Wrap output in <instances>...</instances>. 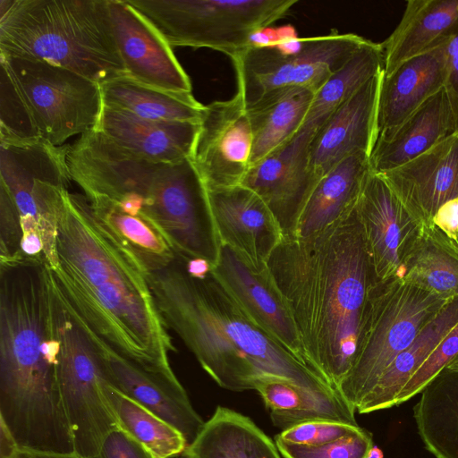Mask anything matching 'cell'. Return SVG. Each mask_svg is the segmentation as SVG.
Masks as SVG:
<instances>
[{
	"label": "cell",
	"instance_id": "22",
	"mask_svg": "<svg viewBox=\"0 0 458 458\" xmlns=\"http://www.w3.org/2000/svg\"><path fill=\"white\" fill-rule=\"evenodd\" d=\"M447 43L407 60L389 75L383 73L378 98V133L401 123L444 89L447 76Z\"/></svg>",
	"mask_w": 458,
	"mask_h": 458
},
{
	"label": "cell",
	"instance_id": "46",
	"mask_svg": "<svg viewBox=\"0 0 458 458\" xmlns=\"http://www.w3.org/2000/svg\"><path fill=\"white\" fill-rule=\"evenodd\" d=\"M450 369H455L458 370V354L454 357V359L448 364L446 367Z\"/></svg>",
	"mask_w": 458,
	"mask_h": 458
},
{
	"label": "cell",
	"instance_id": "8",
	"mask_svg": "<svg viewBox=\"0 0 458 458\" xmlns=\"http://www.w3.org/2000/svg\"><path fill=\"white\" fill-rule=\"evenodd\" d=\"M366 41L353 33H331L302 40L295 50L252 43L231 58L237 94L246 109L295 88L315 93Z\"/></svg>",
	"mask_w": 458,
	"mask_h": 458
},
{
	"label": "cell",
	"instance_id": "28",
	"mask_svg": "<svg viewBox=\"0 0 458 458\" xmlns=\"http://www.w3.org/2000/svg\"><path fill=\"white\" fill-rule=\"evenodd\" d=\"M104 106L160 122H199L204 110L191 92H174L140 83L124 75L100 85Z\"/></svg>",
	"mask_w": 458,
	"mask_h": 458
},
{
	"label": "cell",
	"instance_id": "12",
	"mask_svg": "<svg viewBox=\"0 0 458 458\" xmlns=\"http://www.w3.org/2000/svg\"><path fill=\"white\" fill-rule=\"evenodd\" d=\"M248 112L236 93L204 106L191 161L208 190L242 183L252 155Z\"/></svg>",
	"mask_w": 458,
	"mask_h": 458
},
{
	"label": "cell",
	"instance_id": "13",
	"mask_svg": "<svg viewBox=\"0 0 458 458\" xmlns=\"http://www.w3.org/2000/svg\"><path fill=\"white\" fill-rule=\"evenodd\" d=\"M212 271L261 330L318 373L267 265L261 269L252 268L232 248L221 244L218 260Z\"/></svg>",
	"mask_w": 458,
	"mask_h": 458
},
{
	"label": "cell",
	"instance_id": "10",
	"mask_svg": "<svg viewBox=\"0 0 458 458\" xmlns=\"http://www.w3.org/2000/svg\"><path fill=\"white\" fill-rule=\"evenodd\" d=\"M57 294L61 395L72 433L75 454L82 458H93L108 433L118 427V422L106 394V386L109 383L100 357L58 292Z\"/></svg>",
	"mask_w": 458,
	"mask_h": 458
},
{
	"label": "cell",
	"instance_id": "35",
	"mask_svg": "<svg viewBox=\"0 0 458 458\" xmlns=\"http://www.w3.org/2000/svg\"><path fill=\"white\" fill-rule=\"evenodd\" d=\"M284 458H367L373 446L371 434L361 428L357 433L318 445L288 444L276 440Z\"/></svg>",
	"mask_w": 458,
	"mask_h": 458
},
{
	"label": "cell",
	"instance_id": "18",
	"mask_svg": "<svg viewBox=\"0 0 458 458\" xmlns=\"http://www.w3.org/2000/svg\"><path fill=\"white\" fill-rule=\"evenodd\" d=\"M383 71L341 104L316 131L310 147V165L320 178L344 159L370 157L378 135L377 111Z\"/></svg>",
	"mask_w": 458,
	"mask_h": 458
},
{
	"label": "cell",
	"instance_id": "44",
	"mask_svg": "<svg viewBox=\"0 0 458 458\" xmlns=\"http://www.w3.org/2000/svg\"><path fill=\"white\" fill-rule=\"evenodd\" d=\"M18 446L7 428L0 422V458L11 455Z\"/></svg>",
	"mask_w": 458,
	"mask_h": 458
},
{
	"label": "cell",
	"instance_id": "31",
	"mask_svg": "<svg viewBox=\"0 0 458 458\" xmlns=\"http://www.w3.org/2000/svg\"><path fill=\"white\" fill-rule=\"evenodd\" d=\"M314 95L309 89H291L246 109L253 138L250 165L287 142L301 129Z\"/></svg>",
	"mask_w": 458,
	"mask_h": 458
},
{
	"label": "cell",
	"instance_id": "45",
	"mask_svg": "<svg viewBox=\"0 0 458 458\" xmlns=\"http://www.w3.org/2000/svg\"><path fill=\"white\" fill-rule=\"evenodd\" d=\"M367 458H384V454L380 448L373 445L369 451Z\"/></svg>",
	"mask_w": 458,
	"mask_h": 458
},
{
	"label": "cell",
	"instance_id": "30",
	"mask_svg": "<svg viewBox=\"0 0 458 458\" xmlns=\"http://www.w3.org/2000/svg\"><path fill=\"white\" fill-rule=\"evenodd\" d=\"M400 278L444 298H458V244L433 223L422 225Z\"/></svg>",
	"mask_w": 458,
	"mask_h": 458
},
{
	"label": "cell",
	"instance_id": "16",
	"mask_svg": "<svg viewBox=\"0 0 458 458\" xmlns=\"http://www.w3.org/2000/svg\"><path fill=\"white\" fill-rule=\"evenodd\" d=\"M107 4L127 76L157 89L191 92L190 77L159 31L127 0H107Z\"/></svg>",
	"mask_w": 458,
	"mask_h": 458
},
{
	"label": "cell",
	"instance_id": "17",
	"mask_svg": "<svg viewBox=\"0 0 458 458\" xmlns=\"http://www.w3.org/2000/svg\"><path fill=\"white\" fill-rule=\"evenodd\" d=\"M208 194L221 244L232 248L252 268L265 267L283 240L265 202L242 184L208 190Z\"/></svg>",
	"mask_w": 458,
	"mask_h": 458
},
{
	"label": "cell",
	"instance_id": "32",
	"mask_svg": "<svg viewBox=\"0 0 458 458\" xmlns=\"http://www.w3.org/2000/svg\"><path fill=\"white\" fill-rule=\"evenodd\" d=\"M88 200L96 216L134 252L148 273L168 267L178 257L164 234L146 217L129 215L105 197Z\"/></svg>",
	"mask_w": 458,
	"mask_h": 458
},
{
	"label": "cell",
	"instance_id": "40",
	"mask_svg": "<svg viewBox=\"0 0 458 458\" xmlns=\"http://www.w3.org/2000/svg\"><path fill=\"white\" fill-rule=\"evenodd\" d=\"M93 458H156L119 426L106 437Z\"/></svg>",
	"mask_w": 458,
	"mask_h": 458
},
{
	"label": "cell",
	"instance_id": "24",
	"mask_svg": "<svg viewBox=\"0 0 458 458\" xmlns=\"http://www.w3.org/2000/svg\"><path fill=\"white\" fill-rule=\"evenodd\" d=\"M371 172L369 156L358 153L320 177L299 218L296 238L321 232L354 207Z\"/></svg>",
	"mask_w": 458,
	"mask_h": 458
},
{
	"label": "cell",
	"instance_id": "34",
	"mask_svg": "<svg viewBox=\"0 0 458 458\" xmlns=\"http://www.w3.org/2000/svg\"><path fill=\"white\" fill-rule=\"evenodd\" d=\"M106 394L118 426L144 445L156 458H173L184 453L188 446L187 441L174 426L110 384L106 386Z\"/></svg>",
	"mask_w": 458,
	"mask_h": 458
},
{
	"label": "cell",
	"instance_id": "5",
	"mask_svg": "<svg viewBox=\"0 0 458 458\" xmlns=\"http://www.w3.org/2000/svg\"><path fill=\"white\" fill-rule=\"evenodd\" d=\"M0 55L59 66L99 85L127 75L107 0H0Z\"/></svg>",
	"mask_w": 458,
	"mask_h": 458
},
{
	"label": "cell",
	"instance_id": "41",
	"mask_svg": "<svg viewBox=\"0 0 458 458\" xmlns=\"http://www.w3.org/2000/svg\"><path fill=\"white\" fill-rule=\"evenodd\" d=\"M447 76L445 89L453 113L454 134H458V33L446 47Z\"/></svg>",
	"mask_w": 458,
	"mask_h": 458
},
{
	"label": "cell",
	"instance_id": "23",
	"mask_svg": "<svg viewBox=\"0 0 458 458\" xmlns=\"http://www.w3.org/2000/svg\"><path fill=\"white\" fill-rule=\"evenodd\" d=\"M458 33V0H410L390 36L381 43L385 76L403 63L449 42Z\"/></svg>",
	"mask_w": 458,
	"mask_h": 458
},
{
	"label": "cell",
	"instance_id": "27",
	"mask_svg": "<svg viewBox=\"0 0 458 458\" xmlns=\"http://www.w3.org/2000/svg\"><path fill=\"white\" fill-rule=\"evenodd\" d=\"M275 426L284 430L311 420H332L359 426L355 410L342 397L317 394L289 381L267 377L255 382Z\"/></svg>",
	"mask_w": 458,
	"mask_h": 458
},
{
	"label": "cell",
	"instance_id": "9",
	"mask_svg": "<svg viewBox=\"0 0 458 458\" xmlns=\"http://www.w3.org/2000/svg\"><path fill=\"white\" fill-rule=\"evenodd\" d=\"M0 56L40 139L63 146L96 126L103 106L98 83L44 62Z\"/></svg>",
	"mask_w": 458,
	"mask_h": 458
},
{
	"label": "cell",
	"instance_id": "15",
	"mask_svg": "<svg viewBox=\"0 0 458 458\" xmlns=\"http://www.w3.org/2000/svg\"><path fill=\"white\" fill-rule=\"evenodd\" d=\"M356 210L377 283L400 278L405 258L421 226L381 174L371 172Z\"/></svg>",
	"mask_w": 458,
	"mask_h": 458
},
{
	"label": "cell",
	"instance_id": "6",
	"mask_svg": "<svg viewBox=\"0 0 458 458\" xmlns=\"http://www.w3.org/2000/svg\"><path fill=\"white\" fill-rule=\"evenodd\" d=\"M451 300L402 278L375 284L353 365L338 386L355 411L390 363Z\"/></svg>",
	"mask_w": 458,
	"mask_h": 458
},
{
	"label": "cell",
	"instance_id": "4",
	"mask_svg": "<svg viewBox=\"0 0 458 458\" xmlns=\"http://www.w3.org/2000/svg\"><path fill=\"white\" fill-rule=\"evenodd\" d=\"M157 307L221 387L241 392L271 377L317 394L342 397L325 378L261 330L211 270L191 276L178 255L168 267L148 273ZM343 398V397H342Z\"/></svg>",
	"mask_w": 458,
	"mask_h": 458
},
{
	"label": "cell",
	"instance_id": "38",
	"mask_svg": "<svg viewBox=\"0 0 458 458\" xmlns=\"http://www.w3.org/2000/svg\"><path fill=\"white\" fill-rule=\"evenodd\" d=\"M360 429V426L339 421L311 420L282 430L276 440L294 445H318L352 435Z\"/></svg>",
	"mask_w": 458,
	"mask_h": 458
},
{
	"label": "cell",
	"instance_id": "2",
	"mask_svg": "<svg viewBox=\"0 0 458 458\" xmlns=\"http://www.w3.org/2000/svg\"><path fill=\"white\" fill-rule=\"evenodd\" d=\"M267 265L313 368L338 391L377 283L356 205L316 234L283 239Z\"/></svg>",
	"mask_w": 458,
	"mask_h": 458
},
{
	"label": "cell",
	"instance_id": "7",
	"mask_svg": "<svg viewBox=\"0 0 458 458\" xmlns=\"http://www.w3.org/2000/svg\"><path fill=\"white\" fill-rule=\"evenodd\" d=\"M173 47H208L230 58L285 17L297 0H127Z\"/></svg>",
	"mask_w": 458,
	"mask_h": 458
},
{
	"label": "cell",
	"instance_id": "3",
	"mask_svg": "<svg viewBox=\"0 0 458 458\" xmlns=\"http://www.w3.org/2000/svg\"><path fill=\"white\" fill-rule=\"evenodd\" d=\"M59 298L44 260L0 263V422L19 449L75 453L58 381Z\"/></svg>",
	"mask_w": 458,
	"mask_h": 458
},
{
	"label": "cell",
	"instance_id": "25",
	"mask_svg": "<svg viewBox=\"0 0 458 458\" xmlns=\"http://www.w3.org/2000/svg\"><path fill=\"white\" fill-rule=\"evenodd\" d=\"M185 458H282L274 443L249 417L217 406L187 446Z\"/></svg>",
	"mask_w": 458,
	"mask_h": 458
},
{
	"label": "cell",
	"instance_id": "42",
	"mask_svg": "<svg viewBox=\"0 0 458 458\" xmlns=\"http://www.w3.org/2000/svg\"><path fill=\"white\" fill-rule=\"evenodd\" d=\"M432 223L450 239L458 240V198L444 204L436 213ZM458 244V243H457Z\"/></svg>",
	"mask_w": 458,
	"mask_h": 458
},
{
	"label": "cell",
	"instance_id": "11",
	"mask_svg": "<svg viewBox=\"0 0 458 458\" xmlns=\"http://www.w3.org/2000/svg\"><path fill=\"white\" fill-rule=\"evenodd\" d=\"M315 132L302 127L287 142L250 165L241 183L265 202L281 229L283 239L296 238L299 218L319 180L310 158Z\"/></svg>",
	"mask_w": 458,
	"mask_h": 458
},
{
	"label": "cell",
	"instance_id": "21",
	"mask_svg": "<svg viewBox=\"0 0 458 458\" xmlns=\"http://www.w3.org/2000/svg\"><path fill=\"white\" fill-rule=\"evenodd\" d=\"M454 134L453 113L445 88L398 125L380 131L369 161L373 173L395 169Z\"/></svg>",
	"mask_w": 458,
	"mask_h": 458
},
{
	"label": "cell",
	"instance_id": "33",
	"mask_svg": "<svg viewBox=\"0 0 458 458\" xmlns=\"http://www.w3.org/2000/svg\"><path fill=\"white\" fill-rule=\"evenodd\" d=\"M383 66L381 43L366 39L350 59L315 93L302 127L317 131L341 104L382 72Z\"/></svg>",
	"mask_w": 458,
	"mask_h": 458
},
{
	"label": "cell",
	"instance_id": "29",
	"mask_svg": "<svg viewBox=\"0 0 458 458\" xmlns=\"http://www.w3.org/2000/svg\"><path fill=\"white\" fill-rule=\"evenodd\" d=\"M418 431L436 458H458V370L445 368L420 393Z\"/></svg>",
	"mask_w": 458,
	"mask_h": 458
},
{
	"label": "cell",
	"instance_id": "39",
	"mask_svg": "<svg viewBox=\"0 0 458 458\" xmlns=\"http://www.w3.org/2000/svg\"><path fill=\"white\" fill-rule=\"evenodd\" d=\"M22 229L19 211L7 191L0 186V263L22 259Z\"/></svg>",
	"mask_w": 458,
	"mask_h": 458
},
{
	"label": "cell",
	"instance_id": "14",
	"mask_svg": "<svg viewBox=\"0 0 458 458\" xmlns=\"http://www.w3.org/2000/svg\"><path fill=\"white\" fill-rule=\"evenodd\" d=\"M61 299L93 343L108 383L177 428L189 445L203 427L204 421L194 410L178 378L169 379L152 373L116 352Z\"/></svg>",
	"mask_w": 458,
	"mask_h": 458
},
{
	"label": "cell",
	"instance_id": "43",
	"mask_svg": "<svg viewBox=\"0 0 458 458\" xmlns=\"http://www.w3.org/2000/svg\"><path fill=\"white\" fill-rule=\"evenodd\" d=\"M5 458H82L74 454H49L38 453L24 449H16L11 455Z\"/></svg>",
	"mask_w": 458,
	"mask_h": 458
},
{
	"label": "cell",
	"instance_id": "19",
	"mask_svg": "<svg viewBox=\"0 0 458 458\" xmlns=\"http://www.w3.org/2000/svg\"><path fill=\"white\" fill-rule=\"evenodd\" d=\"M379 174L414 219L432 223L444 204L458 198V134Z\"/></svg>",
	"mask_w": 458,
	"mask_h": 458
},
{
	"label": "cell",
	"instance_id": "20",
	"mask_svg": "<svg viewBox=\"0 0 458 458\" xmlns=\"http://www.w3.org/2000/svg\"><path fill=\"white\" fill-rule=\"evenodd\" d=\"M119 148L154 163L191 157L199 122H160L102 106L94 127Z\"/></svg>",
	"mask_w": 458,
	"mask_h": 458
},
{
	"label": "cell",
	"instance_id": "36",
	"mask_svg": "<svg viewBox=\"0 0 458 458\" xmlns=\"http://www.w3.org/2000/svg\"><path fill=\"white\" fill-rule=\"evenodd\" d=\"M0 77V141H22L40 139L25 106L3 69H1Z\"/></svg>",
	"mask_w": 458,
	"mask_h": 458
},
{
	"label": "cell",
	"instance_id": "37",
	"mask_svg": "<svg viewBox=\"0 0 458 458\" xmlns=\"http://www.w3.org/2000/svg\"><path fill=\"white\" fill-rule=\"evenodd\" d=\"M458 354V324L445 336L399 393L395 405L420 394Z\"/></svg>",
	"mask_w": 458,
	"mask_h": 458
},
{
	"label": "cell",
	"instance_id": "1",
	"mask_svg": "<svg viewBox=\"0 0 458 458\" xmlns=\"http://www.w3.org/2000/svg\"><path fill=\"white\" fill-rule=\"evenodd\" d=\"M47 214L55 240L46 263L64 301L116 352L177 379L169 360L176 349L140 259L96 216L85 195L58 188L47 199Z\"/></svg>",
	"mask_w": 458,
	"mask_h": 458
},
{
	"label": "cell",
	"instance_id": "47",
	"mask_svg": "<svg viewBox=\"0 0 458 458\" xmlns=\"http://www.w3.org/2000/svg\"><path fill=\"white\" fill-rule=\"evenodd\" d=\"M457 243H458V240H457Z\"/></svg>",
	"mask_w": 458,
	"mask_h": 458
},
{
	"label": "cell",
	"instance_id": "26",
	"mask_svg": "<svg viewBox=\"0 0 458 458\" xmlns=\"http://www.w3.org/2000/svg\"><path fill=\"white\" fill-rule=\"evenodd\" d=\"M457 324L458 298H454L395 357L356 411L369 413L395 405L396 398L408 380Z\"/></svg>",
	"mask_w": 458,
	"mask_h": 458
}]
</instances>
